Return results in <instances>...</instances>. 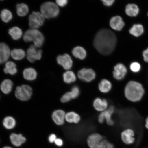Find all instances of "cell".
<instances>
[{
  "mask_svg": "<svg viewBox=\"0 0 148 148\" xmlns=\"http://www.w3.org/2000/svg\"><path fill=\"white\" fill-rule=\"evenodd\" d=\"M0 98H1V95H0Z\"/></svg>",
  "mask_w": 148,
  "mask_h": 148,
  "instance_id": "46",
  "label": "cell"
},
{
  "mask_svg": "<svg viewBox=\"0 0 148 148\" xmlns=\"http://www.w3.org/2000/svg\"><path fill=\"white\" fill-rule=\"evenodd\" d=\"M40 12L45 18L50 19L57 17L60 13V9L56 3L47 1L41 5Z\"/></svg>",
  "mask_w": 148,
  "mask_h": 148,
  "instance_id": "5",
  "label": "cell"
},
{
  "mask_svg": "<svg viewBox=\"0 0 148 148\" xmlns=\"http://www.w3.org/2000/svg\"><path fill=\"white\" fill-rule=\"evenodd\" d=\"M11 51L7 44L3 42H0V56L4 60L5 63L8 62L11 56Z\"/></svg>",
  "mask_w": 148,
  "mask_h": 148,
  "instance_id": "21",
  "label": "cell"
},
{
  "mask_svg": "<svg viewBox=\"0 0 148 148\" xmlns=\"http://www.w3.org/2000/svg\"><path fill=\"white\" fill-rule=\"evenodd\" d=\"M116 38L114 33L110 29H101L96 34L94 40V45L101 54H111L115 47Z\"/></svg>",
  "mask_w": 148,
  "mask_h": 148,
  "instance_id": "1",
  "label": "cell"
},
{
  "mask_svg": "<svg viewBox=\"0 0 148 148\" xmlns=\"http://www.w3.org/2000/svg\"><path fill=\"white\" fill-rule=\"evenodd\" d=\"M96 76L95 72L90 68H83L77 73L79 79L86 82H90L93 81L95 78Z\"/></svg>",
  "mask_w": 148,
  "mask_h": 148,
  "instance_id": "9",
  "label": "cell"
},
{
  "mask_svg": "<svg viewBox=\"0 0 148 148\" xmlns=\"http://www.w3.org/2000/svg\"><path fill=\"white\" fill-rule=\"evenodd\" d=\"M14 86L12 81L10 79H5L0 84V90L5 95H8L12 92Z\"/></svg>",
  "mask_w": 148,
  "mask_h": 148,
  "instance_id": "14",
  "label": "cell"
},
{
  "mask_svg": "<svg viewBox=\"0 0 148 148\" xmlns=\"http://www.w3.org/2000/svg\"><path fill=\"white\" fill-rule=\"evenodd\" d=\"M72 53L74 57L80 60L85 58L86 55V51L81 46H77L74 48L72 51Z\"/></svg>",
  "mask_w": 148,
  "mask_h": 148,
  "instance_id": "30",
  "label": "cell"
},
{
  "mask_svg": "<svg viewBox=\"0 0 148 148\" xmlns=\"http://www.w3.org/2000/svg\"><path fill=\"white\" fill-rule=\"evenodd\" d=\"M115 111V107L113 105H111L106 110L103 112L105 120L109 125L112 126L114 124V121L112 119V115Z\"/></svg>",
  "mask_w": 148,
  "mask_h": 148,
  "instance_id": "22",
  "label": "cell"
},
{
  "mask_svg": "<svg viewBox=\"0 0 148 148\" xmlns=\"http://www.w3.org/2000/svg\"><path fill=\"white\" fill-rule=\"evenodd\" d=\"M87 143L90 148H106L101 135L94 133L88 137Z\"/></svg>",
  "mask_w": 148,
  "mask_h": 148,
  "instance_id": "7",
  "label": "cell"
},
{
  "mask_svg": "<svg viewBox=\"0 0 148 148\" xmlns=\"http://www.w3.org/2000/svg\"><path fill=\"white\" fill-rule=\"evenodd\" d=\"M8 33L12 39L14 40H19L23 35L22 29L17 27H14L9 29Z\"/></svg>",
  "mask_w": 148,
  "mask_h": 148,
  "instance_id": "28",
  "label": "cell"
},
{
  "mask_svg": "<svg viewBox=\"0 0 148 148\" xmlns=\"http://www.w3.org/2000/svg\"><path fill=\"white\" fill-rule=\"evenodd\" d=\"M93 106L96 110L101 112H103L108 108V102L106 99L97 97L94 99Z\"/></svg>",
  "mask_w": 148,
  "mask_h": 148,
  "instance_id": "18",
  "label": "cell"
},
{
  "mask_svg": "<svg viewBox=\"0 0 148 148\" xmlns=\"http://www.w3.org/2000/svg\"><path fill=\"white\" fill-rule=\"evenodd\" d=\"M16 12L18 16L24 17L28 14L29 7L25 3H18L16 5Z\"/></svg>",
  "mask_w": 148,
  "mask_h": 148,
  "instance_id": "29",
  "label": "cell"
},
{
  "mask_svg": "<svg viewBox=\"0 0 148 148\" xmlns=\"http://www.w3.org/2000/svg\"><path fill=\"white\" fill-rule=\"evenodd\" d=\"M81 120V117L77 113L74 112H70L66 113L65 116V121L68 123H78Z\"/></svg>",
  "mask_w": 148,
  "mask_h": 148,
  "instance_id": "26",
  "label": "cell"
},
{
  "mask_svg": "<svg viewBox=\"0 0 148 148\" xmlns=\"http://www.w3.org/2000/svg\"><path fill=\"white\" fill-rule=\"evenodd\" d=\"M33 88L28 84H23L16 87L15 97L21 101L26 102L31 99L33 95Z\"/></svg>",
  "mask_w": 148,
  "mask_h": 148,
  "instance_id": "4",
  "label": "cell"
},
{
  "mask_svg": "<svg viewBox=\"0 0 148 148\" xmlns=\"http://www.w3.org/2000/svg\"><path fill=\"white\" fill-rule=\"evenodd\" d=\"M23 78L29 81H34L38 77V73L34 68L29 67L23 70Z\"/></svg>",
  "mask_w": 148,
  "mask_h": 148,
  "instance_id": "17",
  "label": "cell"
},
{
  "mask_svg": "<svg viewBox=\"0 0 148 148\" xmlns=\"http://www.w3.org/2000/svg\"><path fill=\"white\" fill-rule=\"evenodd\" d=\"M145 92L143 84L136 81H129L124 89V95L126 99L133 103H138L141 101Z\"/></svg>",
  "mask_w": 148,
  "mask_h": 148,
  "instance_id": "2",
  "label": "cell"
},
{
  "mask_svg": "<svg viewBox=\"0 0 148 148\" xmlns=\"http://www.w3.org/2000/svg\"><path fill=\"white\" fill-rule=\"evenodd\" d=\"M103 140L106 148H114V145L112 144L107 141L106 140L103 139Z\"/></svg>",
  "mask_w": 148,
  "mask_h": 148,
  "instance_id": "42",
  "label": "cell"
},
{
  "mask_svg": "<svg viewBox=\"0 0 148 148\" xmlns=\"http://www.w3.org/2000/svg\"><path fill=\"white\" fill-rule=\"evenodd\" d=\"M54 143L58 147H62L63 145V141L62 139L60 138H57Z\"/></svg>",
  "mask_w": 148,
  "mask_h": 148,
  "instance_id": "41",
  "label": "cell"
},
{
  "mask_svg": "<svg viewBox=\"0 0 148 148\" xmlns=\"http://www.w3.org/2000/svg\"><path fill=\"white\" fill-rule=\"evenodd\" d=\"M0 18L2 21L5 23H8L13 18L12 12L8 9H3L0 13Z\"/></svg>",
  "mask_w": 148,
  "mask_h": 148,
  "instance_id": "32",
  "label": "cell"
},
{
  "mask_svg": "<svg viewBox=\"0 0 148 148\" xmlns=\"http://www.w3.org/2000/svg\"><path fill=\"white\" fill-rule=\"evenodd\" d=\"M57 63L62 66L65 70H68L73 66V62L69 55L64 54L58 56L57 58Z\"/></svg>",
  "mask_w": 148,
  "mask_h": 148,
  "instance_id": "12",
  "label": "cell"
},
{
  "mask_svg": "<svg viewBox=\"0 0 148 148\" xmlns=\"http://www.w3.org/2000/svg\"><path fill=\"white\" fill-rule=\"evenodd\" d=\"M16 121L15 118L12 116H5L2 121V125L3 127L7 130H12L16 126Z\"/></svg>",
  "mask_w": 148,
  "mask_h": 148,
  "instance_id": "19",
  "label": "cell"
},
{
  "mask_svg": "<svg viewBox=\"0 0 148 148\" xmlns=\"http://www.w3.org/2000/svg\"><path fill=\"white\" fill-rule=\"evenodd\" d=\"M67 3V0H57L56 1V3L57 5L61 7L65 6Z\"/></svg>",
  "mask_w": 148,
  "mask_h": 148,
  "instance_id": "36",
  "label": "cell"
},
{
  "mask_svg": "<svg viewBox=\"0 0 148 148\" xmlns=\"http://www.w3.org/2000/svg\"><path fill=\"white\" fill-rule=\"evenodd\" d=\"M130 68L131 71L135 73H138L141 69V65L139 63L134 62H133L131 64L130 66Z\"/></svg>",
  "mask_w": 148,
  "mask_h": 148,
  "instance_id": "33",
  "label": "cell"
},
{
  "mask_svg": "<svg viewBox=\"0 0 148 148\" xmlns=\"http://www.w3.org/2000/svg\"><path fill=\"white\" fill-rule=\"evenodd\" d=\"M42 53V49H38L34 45H31L27 49V58L29 62L33 63L41 59Z\"/></svg>",
  "mask_w": 148,
  "mask_h": 148,
  "instance_id": "8",
  "label": "cell"
},
{
  "mask_svg": "<svg viewBox=\"0 0 148 148\" xmlns=\"http://www.w3.org/2000/svg\"><path fill=\"white\" fill-rule=\"evenodd\" d=\"M57 138L56 135L54 134H52L49 135L48 138V140L50 143H54Z\"/></svg>",
  "mask_w": 148,
  "mask_h": 148,
  "instance_id": "38",
  "label": "cell"
},
{
  "mask_svg": "<svg viewBox=\"0 0 148 148\" xmlns=\"http://www.w3.org/2000/svg\"><path fill=\"white\" fill-rule=\"evenodd\" d=\"M105 5L107 6H110L113 4L114 0H103L102 1Z\"/></svg>",
  "mask_w": 148,
  "mask_h": 148,
  "instance_id": "39",
  "label": "cell"
},
{
  "mask_svg": "<svg viewBox=\"0 0 148 148\" xmlns=\"http://www.w3.org/2000/svg\"><path fill=\"white\" fill-rule=\"evenodd\" d=\"M70 92H71L73 99H77L79 97V94H80L79 88L78 87L76 86H73Z\"/></svg>",
  "mask_w": 148,
  "mask_h": 148,
  "instance_id": "35",
  "label": "cell"
},
{
  "mask_svg": "<svg viewBox=\"0 0 148 148\" xmlns=\"http://www.w3.org/2000/svg\"><path fill=\"white\" fill-rule=\"evenodd\" d=\"M147 15H148V14H147Z\"/></svg>",
  "mask_w": 148,
  "mask_h": 148,
  "instance_id": "45",
  "label": "cell"
},
{
  "mask_svg": "<svg viewBox=\"0 0 148 148\" xmlns=\"http://www.w3.org/2000/svg\"><path fill=\"white\" fill-rule=\"evenodd\" d=\"M66 112L61 109L55 110L52 113L51 119L57 125L61 126L64 125L65 121Z\"/></svg>",
  "mask_w": 148,
  "mask_h": 148,
  "instance_id": "10",
  "label": "cell"
},
{
  "mask_svg": "<svg viewBox=\"0 0 148 148\" xmlns=\"http://www.w3.org/2000/svg\"><path fill=\"white\" fill-rule=\"evenodd\" d=\"M26 56V53L23 49H14L11 51V56L13 59L16 60H21Z\"/></svg>",
  "mask_w": 148,
  "mask_h": 148,
  "instance_id": "27",
  "label": "cell"
},
{
  "mask_svg": "<svg viewBox=\"0 0 148 148\" xmlns=\"http://www.w3.org/2000/svg\"><path fill=\"white\" fill-rule=\"evenodd\" d=\"M142 56L144 62L148 63V47L143 51Z\"/></svg>",
  "mask_w": 148,
  "mask_h": 148,
  "instance_id": "37",
  "label": "cell"
},
{
  "mask_svg": "<svg viewBox=\"0 0 148 148\" xmlns=\"http://www.w3.org/2000/svg\"><path fill=\"white\" fill-rule=\"evenodd\" d=\"M145 128L148 130V116L146 118L145 120Z\"/></svg>",
  "mask_w": 148,
  "mask_h": 148,
  "instance_id": "43",
  "label": "cell"
},
{
  "mask_svg": "<svg viewBox=\"0 0 148 148\" xmlns=\"http://www.w3.org/2000/svg\"><path fill=\"white\" fill-rule=\"evenodd\" d=\"M3 148H12L11 147H9V146H5V147H3Z\"/></svg>",
  "mask_w": 148,
  "mask_h": 148,
  "instance_id": "44",
  "label": "cell"
},
{
  "mask_svg": "<svg viewBox=\"0 0 148 148\" xmlns=\"http://www.w3.org/2000/svg\"><path fill=\"white\" fill-rule=\"evenodd\" d=\"M98 121L100 123H103L104 122L105 119L103 112H101L98 116Z\"/></svg>",
  "mask_w": 148,
  "mask_h": 148,
  "instance_id": "40",
  "label": "cell"
},
{
  "mask_svg": "<svg viewBox=\"0 0 148 148\" xmlns=\"http://www.w3.org/2000/svg\"><path fill=\"white\" fill-rule=\"evenodd\" d=\"M143 25L140 24H134L130 29L129 32L132 36L136 38L142 36L144 32Z\"/></svg>",
  "mask_w": 148,
  "mask_h": 148,
  "instance_id": "25",
  "label": "cell"
},
{
  "mask_svg": "<svg viewBox=\"0 0 148 148\" xmlns=\"http://www.w3.org/2000/svg\"><path fill=\"white\" fill-rule=\"evenodd\" d=\"M139 12V8L137 5L134 3H129L125 7V13L130 17H136Z\"/></svg>",
  "mask_w": 148,
  "mask_h": 148,
  "instance_id": "20",
  "label": "cell"
},
{
  "mask_svg": "<svg viewBox=\"0 0 148 148\" xmlns=\"http://www.w3.org/2000/svg\"><path fill=\"white\" fill-rule=\"evenodd\" d=\"M45 19L40 12H33L29 16V27L31 29H38L43 25Z\"/></svg>",
  "mask_w": 148,
  "mask_h": 148,
  "instance_id": "6",
  "label": "cell"
},
{
  "mask_svg": "<svg viewBox=\"0 0 148 148\" xmlns=\"http://www.w3.org/2000/svg\"><path fill=\"white\" fill-rule=\"evenodd\" d=\"M127 70L126 66L123 64L119 63L114 67L113 75L114 79L117 80H121L124 78L127 75Z\"/></svg>",
  "mask_w": 148,
  "mask_h": 148,
  "instance_id": "11",
  "label": "cell"
},
{
  "mask_svg": "<svg viewBox=\"0 0 148 148\" xmlns=\"http://www.w3.org/2000/svg\"><path fill=\"white\" fill-rule=\"evenodd\" d=\"M112 88V84L110 81L103 79L101 81L98 85V88L102 93H107L110 91Z\"/></svg>",
  "mask_w": 148,
  "mask_h": 148,
  "instance_id": "24",
  "label": "cell"
},
{
  "mask_svg": "<svg viewBox=\"0 0 148 148\" xmlns=\"http://www.w3.org/2000/svg\"><path fill=\"white\" fill-rule=\"evenodd\" d=\"M9 138L11 143L16 147H20L27 140L26 138L21 134L12 133L10 135Z\"/></svg>",
  "mask_w": 148,
  "mask_h": 148,
  "instance_id": "16",
  "label": "cell"
},
{
  "mask_svg": "<svg viewBox=\"0 0 148 148\" xmlns=\"http://www.w3.org/2000/svg\"><path fill=\"white\" fill-rule=\"evenodd\" d=\"M63 78L64 82L66 84H71L75 82L77 79L75 73L73 71L69 70H68L63 74Z\"/></svg>",
  "mask_w": 148,
  "mask_h": 148,
  "instance_id": "31",
  "label": "cell"
},
{
  "mask_svg": "<svg viewBox=\"0 0 148 148\" xmlns=\"http://www.w3.org/2000/svg\"><path fill=\"white\" fill-rule=\"evenodd\" d=\"M72 99H73V98L70 91L64 94L61 97L60 101L62 103H65L68 102Z\"/></svg>",
  "mask_w": 148,
  "mask_h": 148,
  "instance_id": "34",
  "label": "cell"
},
{
  "mask_svg": "<svg viewBox=\"0 0 148 148\" xmlns=\"http://www.w3.org/2000/svg\"><path fill=\"white\" fill-rule=\"evenodd\" d=\"M23 38L24 41L33 42V45L38 49L43 45L45 40L43 34L38 29H31L25 31Z\"/></svg>",
  "mask_w": 148,
  "mask_h": 148,
  "instance_id": "3",
  "label": "cell"
},
{
  "mask_svg": "<svg viewBox=\"0 0 148 148\" xmlns=\"http://www.w3.org/2000/svg\"><path fill=\"white\" fill-rule=\"evenodd\" d=\"M3 71L5 74H9L12 75H16L18 72L16 64L12 61H8L5 63Z\"/></svg>",
  "mask_w": 148,
  "mask_h": 148,
  "instance_id": "23",
  "label": "cell"
},
{
  "mask_svg": "<svg viewBox=\"0 0 148 148\" xmlns=\"http://www.w3.org/2000/svg\"><path fill=\"white\" fill-rule=\"evenodd\" d=\"M110 25L111 27L114 30L120 31L122 30L125 26V23L121 16H116L111 18Z\"/></svg>",
  "mask_w": 148,
  "mask_h": 148,
  "instance_id": "15",
  "label": "cell"
},
{
  "mask_svg": "<svg viewBox=\"0 0 148 148\" xmlns=\"http://www.w3.org/2000/svg\"><path fill=\"white\" fill-rule=\"evenodd\" d=\"M135 132L132 129L125 130L121 133V138L125 144H131L135 141Z\"/></svg>",
  "mask_w": 148,
  "mask_h": 148,
  "instance_id": "13",
  "label": "cell"
}]
</instances>
